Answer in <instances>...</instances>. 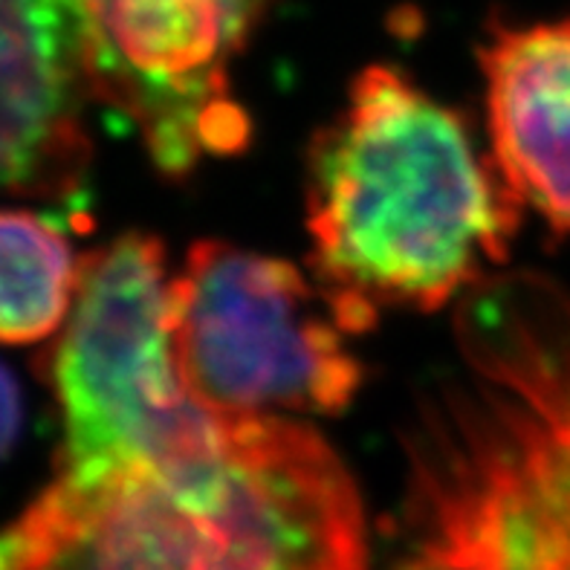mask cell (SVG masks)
I'll return each mask as SVG.
<instances>
[{
	"mask_svg": "<svg viewBox=\"0 0 570 570\" xmlns=\"http://www.w3.org/2000/svg\"><path fill=\"white\" fill-rule=\"evenodd\" d=\"M18 432H21V391L14 376L0 365V461L9 455Z\"/></svg>",
	"mask_w": 570,
	"mask_h": 570,
	"instance_id": "obj_10",
	"label": "cell"
},
{
	"mask_svg": "<svg viewBox=\"0 0 570 570\" xmlns=\"http://www.w3.org/2000/svg\"><path fill=\"white\" fill-rule=\"evenodd\" d=\"M0 570H368L360 490L302 420L220 417L191 455L58 475L0 528Z\"/></svg>",
	"mask_w": 570,
	"mask_h": 570,
	"instance_id": "obj_2",
	"label": "cell"
},
{
	"mask_svg": "<svg viewBox=\"0 0 570 570\" xmlns=\"http://www.w3.org/2000/svg\"><path fill=\"white\" fill-rule=\"evenodd\" d=\"M224 3L246 29H253V23L258 21L261 7H264V0H224Z\"/></svg>",
	"mask_w": 570,
	"mask_h": 570,
	"instance_id": "obj_11",
	"label": "cell"
},
{
	"mask_svg": "<svg viewBox=\"0 0 570 570\" xmlns=\"http://www.w3.org/2000/svg\"><path fill=\"white\" fill-rule=\"evenodd\" d=\"M360 327L325 284L203 240L171 275V342L188 394L220 417H327L362 385Z\"/></svg>",
	"mask_w": 570,
	"mask_h": 570,
	"instance_id": "obj_5",
	"label": "cell"
},
{
	"mask_svg": "<svg viewBox=\"0 0 570 570\" xmlns=\"http://www.w3.org/2000/svg\"><path fill=\"white\" fill-rule=\"evenodd\" d=\"M94 94L128 116L168 177L253 137L229 65L249 29L224 0H79Z\"/></svg>",
	"mask_w": 570,
	"mask_h": 570,
	"instance_id": "obj_6",
	"label": "cell"
},
{
	"mask_svg": "<svg viewBox=\"0 0 570 570\" xmlns=\"http://www.w3.org/2000/svg\"><path fill=\"white\" fill-rule=\"evenodd\" d=\"M47 376L65 429L58 475L101 478L191 455L220 429L177 368L166 249L145 232L87 255Z\"/></svg>",
	"mask_w": 570,
	"mask_h": 570,
	"instance_id": "obj_4",
	"label": "cell"
},
{
	"mask_svg": "<svg viewBox=\"0 0 570 570\" xmlns=\"http://www.w3.org/2000/svg\"><path fill=\"white\" fill-rule=\"evenodd\" d=\"M501 177L559 238L570 235V18L495 21L478 47Z\"/></svg>",
	"mask_w": 570,
	"mask_h": 570,
	"instance_id": "obj_8",
	"label": "cell"
},
{
	"mask_svg": "<svg viewBox=\"0 0 570 570\" xmlns=\"http://www.w3.org/2000/svg\"><path fill=\"white\" fill-rule=\"evenodd\" d=\"M521 209L470 122L397 67H365L313 139L311 267L360 331L380 307L438 311L492 278Z\"/></svg>",
	"mask_w": 570,
	"mask_h": 570,
	"instance_id": "obj_3",
	"label": "cell"
},
{
	"mask_svg": "<svg viewBox=\"0 0 570 570\" xmlns=\"http://www.w3.org/2000/svg\"><path fill=\"white\" fill-rule=\"evenodd\" d=\"M90 99L79 0H0V197L79 191L94 154Z\"/></svg>",
	"mask_w": 570,
	"mask_h": 570,
	"instance_id": "obj_7",
	"label": "cell"
},
{
	"mask_svg": "<svg viewBox=\"0 0 570 570\" xmlns=\"http://www.w3.org/2000/svg\"><path fill=\"white\" fill-rule=\"evenodd\" d=\"M81 264L50 217L0 209V342L47 340L70 318Z\"/></svg>",
	"mask_w": 570,
	"mask_h": 570,
	"instance_id": "obj_9",
	"label": "cell"
},
{
	"mask_svg": "<svg viewBox=\"0 0 570 570\" xmlns=\"http://www.w3.org/2000/svg\"><path fill=\"white\" fill-rule=\"evenodd\" d=\"M455 333L466 371L405 438L397 570H570V296L492 275Z\"/></svg>",
	"mask_w": 570,
	"mask_h": 570,
	"instance_id": "obj_1",
	"label": "cell"
}]
</instances>
